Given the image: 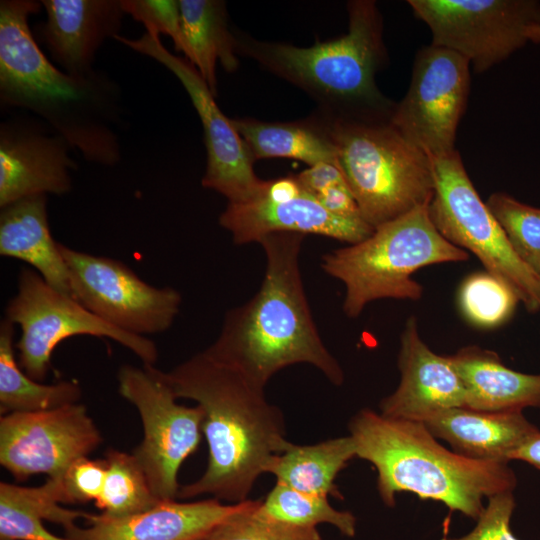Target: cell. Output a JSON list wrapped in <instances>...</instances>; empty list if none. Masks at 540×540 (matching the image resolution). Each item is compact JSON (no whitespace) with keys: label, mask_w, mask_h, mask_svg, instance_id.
I'll return each instance as SVG.
<instances>
[{"label":"cell","mask_w":540,"mask_h":540,"mask_svg":"<svg viewBox=\"0 0 540 540\" xmlns=\"http://www.w3.org/2000/svg\"><path fill=\"white\" fill-rule=\"evenodd\" d=\"M348 31L310 47L265 42L234 33L237 54L299 87L332 116L387 122L394 110L375 82L386 50L381 14L374 1L347 4Z\"/></svg>","instance_id":"cell-5"},{"label":"cell","mask_w":540,"mask_h":540,"mask_svg":"<svg viewBox=\"0 0 540 540\" xmlns=\"http://www.w3.org/2000/svg\"><path fill=\"white\" fill-rule=\"evenodd\" d=\"M258 511L271 519L299 527L330 524L346 537H354L356 533V517L351 512L334 508L328 497L301 492L280 483H276L261 501Z\"/></svg>","instance_id":"cell-30"},{"label":"cell","mask_w":540,"mask_h":540,"mask_svg":"<svg viewBox=\"0 0 540 540\" xmlns=\"http://www.w3.org/2000/svg\"><path fill=\"white\" fill-rule=\"evenodd\" d=\"M510 459L525 461L540 470V430L528 437Z\"/></svg>","instance_id":"cell-40"},{"label":"cell","mask_w":540,"mask_h":540,"mask_svg":"<svg viewBox=\"0 0 540 540\" xmlns=\"http://www.w3.org/2000/svg\"><path fill=\"white\" fill-rule=\"evenodd\" d=\"M470 88V63L463 56L434 45L415 59L409 89L394 107L390 125L430 159L456 151L457 127Z\"/></svg>","instance_id":"cell-13"},{"label":"cell","mask_w":540,"mask_h":540,"mask_svg":"<svg viewBox=\"0 0 540 540\" xmlns=\"http://www.w3.org/2000/svg\"><path fill=\"white\" fill-rule=\"evenodd\" d=\"M101 442L100 431L79 403L0 418V464L19 481L37 474L63 478Z\"/></svg>","instance_id":"cell-15"},{"label":"cell","mask_w":540,"mask_h":540,"mask_svg":"<svg viewBox=\"0 0 540 540\" xmlns=\"http://www.w3.org/2000/svg\"><path fill=\"white\" fill-rule=\"evenodd\" d=\"M398 367L399 386L382 399L381 414L425 423L449 409L465 407V387L451 357L428 348L414 317L407 320L401 335Z\"/></svg>","instance_id":"cell-18"},{"label":"cell","mask_w":540,"mask_h":540,"mask_svg":"<svg viewBox=\"0 0 540 540\" xmlns=\"http://www.w3.org/2000/svg\"><path fill=\"white\" fill-rule=\"evenodd\" d=\"M302 234L260 240L266 269L256 294L229 310L216 340L204 350L265 387L274 374L298 363L314 366L334 385L344 373L323 343L306 298L299 266Z\"/></svg>","instance_id":"cell-3"},{"label":"cell","mask_w":540,"mask_h":540,"mask_svg":"<svg viewBox=\"0 0 540 540\" xmlns=\"http://www.w3.org/2000/svg\"><path fill=\"white\" fill-rule=\"evenodd\" d=\"M253 160L290 158L309 166L337 162V150L326 127L315 113L293 122H265L231 118Z\"/></svg>","instance_id":"cell-25"},{"label":"cell","mask_w":540,"mask_h":540,"mask_svg":"<svg viewBox=\"0 0 540 540\" xmlns=\"http://www.w3.org/2000/svg\"><path fill=\"white\" fill-rule=\"evenodd\" d=\"M120 395L137 409L144 436L133 455L159 501L178 497V471L201 440L203 410L177 403L165 372L154 365H123L117 374Z\"/></svg>","instance_id":"cell-10"},{"label":"cell","mask_w":540,"mask_h":540,"mask_svg":"<svg viewBox=\"0 0 540 540\" xmlns=\"http://www.w3.org/2000/svg\"><path fill=\"white\" fill-rule=\"evenodd\" d=\"M304 191L296 175L266 181L263 195L274 202H284L299 196Z\"/></svg>","instance_id":"cell-39"},{"label":"cell","mask_w":540,"mask_h":540,"mask_svg":"<svg viewBox=\"0 0 540 540\" xmlns=\"http://www.w3.org/2000/svg\"><path fill=\"white\" fill-rule=\"evenodd\" d=\"M520 301L515 291L492 274L467 277L459 291L463 315L474 325L491 328L504 323Z\"/></svg>","instance_id":"cell-32"},{"label":"cell","mask_w":540,"mask_h":540,"mask_svg":"<svg viewBox=\"0 0 540 540\" xmlns=\"http://www.w3.org/2000/svg\"><path fill=\"white\" fill-rule=\"evenodd\" d=\"M424 424L460 455L506 464L511 454L539 431L522 411L486 412L466 407L449 409Z\"/></svg>","instance_id":"cell-21"},{"label":"cell","mask_w":540,"mask_h":540,"mask_svg":"<svg viewBox=\"0 0 540 540\" xmlns=\"http://www.w3.org/2000/svg\"><path fill=\"white\" fill-rule=\"evenodd\" d=\"M315 197L326 210L334 215L363 220L357 202L347 184L326 189Z\"/></svg>","instance_id":"cell-38"},{"label":"cell","mask_w":540,"mask_h":540,"mask_svg":"<svg viewBox=\"0 0 540 540\" xmlns=\"http://www.w3.org/2000/svg\"><path fill=\"white\" fill-rule=\"evenodd\" d=\"M165 376L177 398L191 399L202 408L209 450L205 472L180 486L178 497L205 494L229 504L246 501L271 459L291 444L283 413L268 402L263 386L204 351Z\"/></svg>","instance_id":"cell-1"},{"label":"cell","mask_w":540,"mask_h":540,"mask_svg":"<svg viewBox=\"0 0 540 540\" xmlns=\"http://www.w3.org/2000/svg\"><path fill=\"white\" fill-rule=\"evenodd\" d=\"M526 36L528 41L540 44V25H534L527 29Z\"/></svg>","instance_id":"cell-41"},{"label":"cell","mask_w":540,"mask_h":540,"mask_svg":"<svg viewBox=\"0 0 540 540\" xmlns=\"http://www.w3.org/2000/svg\"><path fill=\"white\" fill-rule=\"evenodd\" d=\"M260 503L261 500L244 501L206 540H322L317 528L299 527L262 515L258 511Z\"/></svg>","instance_id":"cell-33"},{"label":"cell","mask_w":540,"mask_h":540,"mask_svg":"<svg viewBox=\"0 0 540 540\" xmlns=\"http://www.w3.org/2000/svg\"><path fill=\"white\" fill-rule=\"evenodd\" d=\"M72 296L109 325L147 337L168 330L179 314L182 296L172 287H155L119 260L79 251L60 243Z\"/></svg>","instance_id":"cell-11"},{"label":"cell","mask_w":540,"mask_h":540,"mask_svg":"<svg viewBox=\"0 0 540 540\" xmlns=\"http://www.w3.org/2000/svg\"><path fill=\"white\" fill-rule=\"evenodd\" d=\"M125 14L146 28V33L169 36L177 52L184 53L180 3L177 0H121Z\"/></svg>","instance_id":"cell-34"},{"label":"cell","mask_w":540,"mask_h":540,"mask_svg":"<svg viewBox=\"0 0 540 540\" xmlns=\"http://www.w3.org/2000/svg\"><path fill=\"white\" fill-rule=\"evenodd\" d=\"M219 224L230 232L237 245L259 243L274 233L315 234L355 244L374 231L362 219L332 214L305 189L284 202L271 201L263 193L245 202H228Z\"/></svg>","instance_id":"cell-17"},{"label":"cell","mask_w":540,"mask_h":540,"mask_svg":"<svg viewBox=\"0 0 540 540\" xmlns=\"http://www.w3.org/2000/svg\"><path fill=\"white\" fill-rule=\"evenodd\" d=\"M184 57L217 95L216 65L232 72L238 68L235 34L228 26L224 1L179 0Z\"/></svg>","instance_id":"cell-26"},{"label":"cell","mask_w":540,"mask_h":540,"mask_svg":"<svg viewBox=\"0 0 540 540\" xmlns=\"http://www.w3.org/2000/svg\"><path fill=\"white\" fill-rule=\"evenodd\" d=\"M106 475V462L83 457L75 461L63 477L67 504L98 500Z\"/></svg>","instance_id":"cell-36"},{"label":"cell","mask_w":540,"mask_h":540,"mask_svg":"<svg viewBox=\"0 0 540 540\" xmlns=\"http://www.w3.org/2000/svg\"><path fill=\"white\" fill-rule=\"evenodd\" d=\"M514 507L512 492L491 496L471 532L458 538L444 537L441 540H520L510 527Z\"/></svg>","instance_id":"cell-35"},{"label":"cell","mask_w":540,"mask_h":540,"mask_svg":"<svg viewBox=\"0 0 540 540\" xmlns=\"http://www.w3.org/2000/svg\"><path fill=\"white\" fill-rule=\"evenodd\" d=\"M14 327L8 320L0 323V411L16 412L50 410L78 403L82 395L75 381L43 384L29 377L15 357Z\"/></svg>","instance_id":"cell-28"},{"label":"cell","mask_w":540,"mask_h":540,"mask_svg":"<svg viewBox=\"0 0 540 540\" xmlns=\"http://www.w3.org/2000/svg\"><path fill=\"white\" fill-rule=\"evenodd\" d=\"M4 319L20 327L21 335L15 344L18 363L39 382L48 373L54 349L72 336L111 339L130 350L144 365H155L158 360V349L152 340L109 325L30 267L20 270L17 291L5 307Z\"/></svg>","instance_id":"cell-9"},{"label":"cell","mask_w":540,"mask_h":540,"mask_svg":"<svg viewBox=\"0 0 540 540\" xmlns=\"http://www.w3.org/2000/svg\"><path fill=\"white\" fill-rule=\"evenodd\" d=\"M434 193L428 204L439 233L473 253L487 272L508 284L529 311L540 309V278L514 253L501 226L477 193L457 151L431 158Z\"/></svg>","instance_id":"cell-8"},{"label":"cell","mask_w":540,"mask_h":540,"mask_svg":"<svg viewBox=\"0 0 540 540\" xmlns=\"http://www.w3.org/2000/svg\"><path fill=\"white\" fill-rule=\"evenodd\" d=\"M301 186L313 196L331 187L347 184L338 163L324 162L302 171L296 175Z\"/></svg>","instance_id":"cell-37"},{"label":"cell","mask_w":540,"mask_h":540,"mask_svg":"<svg viewBox=\"0 0 540 540\" xmlns=\"http://www.w3.org/2000/svg\"><path fill=\"white\" fill-rule=\"evenodd\" d=\"M243 502L224 504L216 498L195 502L168 500L125 517L89 513L86 527L76 526L65 536L73 540H206Z\"/></svg>","instance_id":"cell-20"},{"label":"cell","mask_w":540,"mask_h":540,"mask_svg":"<svg viewBox=\"0 0 540 540\" xmlns=\"http://www.w3.org/2000/svg\"><path fill=\"white\" fill-rule=\"evenodd\" d=\"M354 457L356 449L350 435L310 445L291 443L271 459L266 473L273 474L276 483L328 497L336 494L335 479Z\"/></svg>","instance_id":"cell-27"},{"label":"cell","mask_w":540,"mask_h":540,"mask_svg":"<svg viewBox=\"0 0 540 540\" xmlns=\"http://www.w3.org/2000/svg\"><path fill=\"white\" fill-rule=\"evenodd\" d=\"M486 204L516 256L540 278V208L505 193L492 194Z\"/></svg>","instance_id":"cell-31"},{"label":"cell","mask_w":540,"mask_h":540,"mask_svg":"<svg viewBox=\"0 0 540 540\" xmlns=\"http://www.w3.org/2000/svg\"><path fill=\"white\" fill-rule=\"evenodd\" d=\"M414 15L432 34V45L451 50L476 72L508 58L527 42L526 31L540 25L535 0H410Z\"/></svg>","instance_id":"cell-12"},{"label":"cell","mask_w":540,"mask_h":540,"mask_svg":"<svg viewBox=\"0 0 540 540\" xmlns=\"http://www.w3.org/2000/svg\"><path fill=\"white\" fill-rule=\"evenodd\" d=\"M356 457L377 470L383 503L395 505L398 492L432 499L477 520L483 500L512 492L516 476L506 463L471 459L443 447L422 422L362 409L349 423Z\"/></svg>","instance_id":"cell-4"},{"label":"cell","mask_w":540,"mask_h":540,"mask_svg":"<svg viewBox=\"0 0 540 540\" xmlns=\"http://www.w3.org/2000/svg\"><path fill=\"white\" fill-rule=\"evenodd\" d=\"M450 357L465 387L466 408L486 412L540 408V374L514 371L496 353L476 346Z\"/></svg>","instance_id":"cell-23"},{"label":"cell","mask_w":540,"mask_h":540,"mask_svg":"<svg viewBox=\"0 0 540 540\" xmlns=\"http://www.w3.org/2000/svg\"><path fill=\"white\" fill-rule=\"evenodd\" d=\"M114 39L162 64L185 88L203 127L207 164L202 186L222 194L228 202H245L262 194L266 180L255 174L244 140L196 68L185 57L171 53L159 36L144 33L136 39L120 35Z\"/></svg>","instance_id":"cell-14"},{"label":"cell","mask_w":540,"mask_h":540,"mask_svg":"<svg viewBox=\"0 0 540 540\" xmlns=\"http://www.w3.org/2000/svg\"><path fill=\"white\" fill-rule=\"evenodd\" d=\"M316 114L337 150V162L372 228L429 204L434 193L430 157L389 123Z\"/></svg>","instance_id":"cell-6"},{"label":"cell","mask_w":540,"mask_h":540,"mask_svg":"<svg viewBox=\"0 0 540 540\" xmlns=\"http://www.w3.org/2000/svg\"><path fill=\"white\" fill-rule=\"evenodd\" d=\"M467 259L464 249L439 233L425 204L378 226L358 243L324 254L321 267L345 285L343 311L355 318L374 300L419 299L423 288L411 276L422 267Z\"/></svg>","instance_id":"cell-7"},{"label":"cell","mask_w":540,"mask_h":540,"mask_svg":"<svg viewBox=\"0 0 540 540\" xmlns=\"http://www.w3.org/2000/svg\"><path fill=\"white\" fill-rule=\"evenodd\" d=\"M46 21L36 30L51 60L77 78L96 74L95 57L119 35L125 12L121 0H42Z\"/></svg>","instance_id":"cell-19"},{"label":"cell","mask_w":540,"mask_h":540,"mask_svg":"<svg viewBox=\"0 0 540 540\" xmlns=\"http://www.w3.org/2000/svg\"><path fill=\"white\" fill-rule=\"evenodd\" d=\"M70 149L62 136L31 122L1 123L0 208L30 196L68 193L77 167Z\"/></svg>","instance_id":"cell-16"},{"label":"cell","mask_w":540,"mask_h":540,"mask_svg":"<svg viewBox=\"0 0 540 540\" xmlns=\"http://www.w3.org/2000/svg\"><path fill=\"white\" fill-rule=\"evenodd\" d=\"M63 478H48L36 487L0 483V540H73L50 532L43 521L60 524L65 533L88 513L70 510Z\"/></svg>","instance_id":"cell-24"},{"label":"cell","mask_w":540,"mask_h":540,"mask_svg":"<svg viewBox=\"0 0 540 540\" xmlns=\"http://www.w3.org/2000/svg\"><path fill=\"white\" fill-rule=\"evenodd\" d=\"M41 7L35 0L0 2V99L44 119L87 161L113 166L121 156L117 85L98 72L70 76L47 58L28 22Z\"/></svg>","instance_id":"cell-2"},{"label":"cell","mask_w":540,"mask_h":540,"mask_svg":"<svg viewBox=\"0 0 540 540\" xmlns=\"http://www.w3.org/2000/svg\"><path fill=\"white\" fill-rule=\"evenodd\" d=\"M106 475L102 493L95 505L109 517H125L154 507V496L136 457L109 449L105 456Z\"/></svg>","instance_id":"cell-29"},{"label":"cell","mask_w":540,"mask_h":540,"mask_svg":"<svg viewBox=\"0 0 540 540\" xmlns=\"http://www.w3.org/2000/svg\"><path fill=\"white\" fill-rule=\"evenodd\" d=\"M0 255L27 263L51 286L72 296L60 243L49 228L47 195L30 196L1 208Z\"/></svg>","instance_id":"cell-22"}]
</instances>
